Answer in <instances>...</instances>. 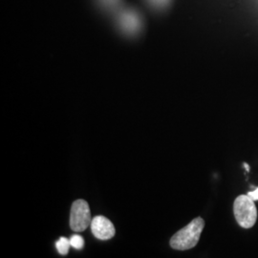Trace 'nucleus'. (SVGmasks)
Masks as SVG:
<instances>
[{
    "label": "nucleus",
    "mask_w": 258,
    "mask_h": 258,
    "mask_svg": "<svg viewBox=\"0 0 258 258\" xmlns=\"http://www.w3.org/2000/svg\"><path fill=\"white\" fill-rule=\"evenodd\" d=\"M205 227L203 218L197 217L187 224L184 228L179 231L170 239L171 248L178 250H185L192 249L200 239L201 233Z\"/></svg>",
    "instance_id": "1"
},
{
    "label": "nucleus",
    "mask_w": 258,
    "mask_h": 258,
    "mask_svg": "<svg viewBox=\"0 0 258 258\" xmlns=\"http://www.w3.org/2000/svg\"><path fill=\"white\" fill-rule=\"evenodd\" d=\"M233 212L237 223L244 229H250L257 220V209L249 195H240L233 204Z\"/></svg>",
    "instance_id": "2"
},
{
    "label": "nucleus",
    "mask_w": 258,
    "mask_h": 258,
    "mask_svg": "<svg viewBox=\"0 0 258 258\" xmlns=\"http://www.w3.org/2000/svg\"><path fill=\"white\" fill-rule=\"evenodd\" d=\"M92 222L89 205L83 199L76 200L70 213V228L76 232L84 231Z\"/></svg>",
    "instance_id": "3"
},
{
    "label": "nucleus",
    "mask_w": 258,
    "mask_h": 258,
    "mask_svg": "<svg viewBox=\"0 0 258 258\" xmlns=\"http://www.w3.org/2000/svg\"><path fill=\"white\" fill-rule=\"evenodd\" d=\"M90 227L94 236L98 239H111L116 233L115 227L112 222L102 215L94 217Z\"/></svg>",
    "instance_id": "4"
},
{
    "label": "nucleus",
    "mask_w": 258,
    "mask_h": 258,
    "mask_svg": "<svg viewBox=\"0 0 258 258\" xmlns=\"http://www.w3.org/2000/svg\"><path fill=\"white\" fill-rule=\"evenodd\" d=\"M121 29L130 35H134L140 31L142 26V21L138 14L134 11H124L120 15L119 19Z\"/></svg>",
    "instance_id": "5"
},
{
    "label": "nucleus",
    "mask_w": 258,
    "mask_h": 258,
    "mask_svg": "<svg viewBox=\"0 0 258 258\" xmlns=\"http://www.w3.org/2000/svg\"><path fill=\"white\" fill-rule=\"evenodd\" d=\"M55 246H56V249L58 250V252L61 255H65L68 253L69 248L71 247L70 239H67L66 237H60L58 241H56Z\"/></svg>",
    "instance_id": "6"
},
{
    "label": "nucleus",
    "mask_w": 258,
    "mask_h": 258,
    "mask_svg": "<svg viewBox=\"0 0 258 258\" xmlns=\"http://www.w3.org/2000/svg\"><path fill=\"white\" fill-rule=\"evenodd\" d=\"M70 243L71 246L76 249H83L84 246V239L83 236L79 235V234H74L71 238H70Z\"/></svg>",
    "instance_id": "7"
},
{
    "label": "nucleus",
    "mask_w": 258,
    "mask_h": 258,
    "mask_svg": "<svg viewBox=\"0 0 258 258\" xmlns=\"http://www.w3.org/2000/svg\"><path fill=\"white\" fill-rule=\"evenodd\" d=\"M154 6L157 7H163L166 6V4L169 2V0H149Z\"/></svg>",
    "instance_id": "8"
},
{
    "label": "nucleus",
    "mask_w": 258,
    "mask_h": 258,
    "mask_svg": "<svg viewBox=\"0 0 258 258\" xmlns=\"http://www.w3.org/2000/svg\"><path fill=\"white\" fill-rule=\"evenodd\" d=\"M101 1L106 7H113L119 2V0H101Z\"/></svg>",
    "instance_id": "9"
},
{
    "label": "nucleus",
    "mask_w": 258,
    "mask_h": 258,
    "mask_svg": "<svg viewBox=\"0 0 258 258\" xmlns=\"http://www.w3.org/2000/svg\"><path fill=\"white\" fill-rule=\"evenodd\" d=\"M249 197L253 200V201H258V187L254 191H250L248 194Z\"/></svg>",
    "instance_id": "10"
},
{
    "label": "nucleus",
    "mask_w": 258,
    "mask_h": 258,
    "mask_svg": "<svg viewBox=\"0 0 258 258\" xmlns=\"http://www.w3.org/2000/svg\"><path fill=\"white\" fill-rule=\"evenodd\" d=\"M244 166H245V167H246V168H247V170H248V171H249V166H248V165H247V164H244Z\"/></svg>",
    "instance_id": "11"
}]
</instances>
